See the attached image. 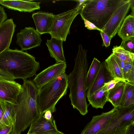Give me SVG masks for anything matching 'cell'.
Masks as SVG:
<instances>
[{
  "mask_svg": "<svg viewBox=\"0 0 134 134\" xmlns=\"http://www.w3.org/2000/svg\"><path fill=\"white\" fill-rule=\"evenodd\" d=\"M21 85L22 91L13 105L14 121L10 134H21L40 115L37 106L38 88L32 81L27 79Z\"/></svg>",
  "mask_w": 134,
  "mask_h": 134,
  "instance_id": "6da1fadb",
  "label": "cell"
},
{
  "mask_svg": "<svg viewBox=\"0 0 134 134\" xmlns=\"http://www.w3.org/2000/svg\"><path fill=\"white\" fill-rule=\"evenodd\" d=\"M87 52V51L83 49L81 44H79L73 69L67 75L68 87L70 91L69 97L71 104L73 108L77 109L82 115L88 112L86 87L88 66Z\"/></svg>",
  "mask_w": 134,
  "mask_h": 134,
  "instance_id": "7a4b0ae2",
  "label": "cell"
},
{
  "mask_svg": "<svg viewBox=\"0 0 134 134\" xmlns=\"http://www.w3.org/2000/svg\"><path fill=\"white\" fill-rule=\"evenodd\" d=\"M35 59L21 50L9 48L0 54V69L24 81L36 75L40 63Z\"/></svg>",
  "mask_w": 134,
  "mask_h": 134,
  "instance_id": "3957f363",
  "label": "cell"
},
{
  "mask_svg": "<svg viewBox=\"0 0 134 134\" xmlns=\"http://www.w3.org/2000/svg\"><path fill=\"white\" fill-rule=\"evenodd\" d=\"M67 75L64 73L38 89L37 106L40 115L50 110H56L55 105L58 101L67 93Z\"/></svg>",
  "mask_w": 134,
  "mask_h": 134,
  "instance_id": "277c9868",
  "label": "cell"
},
{
  "mask_svg": "<svg viewBox=\"0 0 134 134\" xmlns=\"http://www.w3.org/2000/svg\"><path fill=\"white\" fill-rule=\"evenodd\" d=\"M120 0H87L80 14L85 19L102 29L108 22Z\"/></svg>",
  "mask_w": 134,
  "mask_h": 134,
  "instance_id": "5b68a950",
  "label": "cell"
},
{
  "mask_svg": "<svg viewBox=\"0 0 134 134\" xmlns=\"http://www.w3.org/2000/svg\"><path fill=\"white\" fill-rule=\"evenodd\" d=\"M114 108L111 119L105 128L97 134H113L120 129L134 124V105Z\"/></svg>",
  "mask_w": 134,
  "mask_h": 134,
  "instance_id": "8992f818",
  "label": "cell"
},
{
  "mask_svg": "<svg viewBox=\"0 0 134 134\" xmlns=\"http://www.w3.org/2000/svg\"><path fill=\"white\" fill-rule=\"evenodd\" d=\"M82 5H78L75 8L63 13L55 15L52 30L49 34L52 38L66 41L70 34L71 25L76 16L80 14Z\"/></svg>",
  "mask_w": 134,
  "mask_h": 134,
  "instance_id": "52a82bcc",
  "label": "cell"
},
{
  "mask_svg": "<svg viewBox=\"0 0 134 134\" xmlns=\"http://www.w3.org/2000/svg\"><path fill=\"white\" fill-rule=\"evenodd\" d=\"M131 0H120L116 9L105 25L102 29L111 40L117 34L128 13L131 5Z\"/></svg>",
  "mask_w": 134,
  "mask_h": 134,
  "instance_id": "ba28073f",
  "label": "cell"
},
{
  "mask_svg": "<svg viewBox=\"0 0 134 134\" xmlns=\"http://www.w3.org/2000/svg\"><path fill=\"white\" fill-rule=\"evenodd\" d=\"M66 67V62L56 63L36 75L32 81L39 89L65 73Z\"/></svg>",
  "mask_w": 134,
  "mask_h": 134,
  "instance_id": "9c48e42d",
  "label": "cell"
},
{
  "mask_svg": "<svg viewBox=\"0 0 134 134\" xmlns=\"http://www.w3.org/2000/svg\"><path fill=\"white\" fill-rule=\"evenodd\" d=\"M22 90V85L14 81L0 77V101L16 104Z\"/></svg>",
  "mask_w": 134,
  "mask_h": 134,
  "instance_id": "30bf717a",
  "label": "cell"
},
{
  "mask_svg": "<svg viewBox=\"0 0 134 134\" xmlns=\"http://www.w3.org/2000/svg\"><path fill=\"white\" fill-rule=\"evenodd\" d=\"M16 36V43L23 51L39 46L42 41L40 35L33 27H25Z\"/></svg>",
  "mask_w": 134,
  "mask_h": 134,
  "instance_id": "8fae6325",
  "label": "cell"
},
{
  "mask_svg": "<svg viewBox=\"0 0 134 134\" xmlns=\"http://www.w3.org/2000/svg\"><path fill=\"white\" fill-rule=\"evenodd\" d=\"M114 110V108L108 112L93 116L92 119L84 127L81 134H97L106 126L111 119Z\"/></svg>",
  "mask_w": 134,
  "mask_h": 134,
  "instance_id": "7c38bea8",
  "label": "cell"
},
{
  "mask_svg": "<svg viewBox=\"0 0 134 134\" xmlns=\"http://www.w3.org/2000/svg\"><path fill=\"white\" fill-rule=\"evenodd\" d=\"M60 131L58 130L53 116L50 120L46 119L41 115L31 124L27 133H55Z\"/></svg>",
  "mask_w": 134,
  "mask_h": 134,
  "instance_id": "4fadbf2b",
  "label": "cell"
},
{
  "mask_svg": "<svg viewBox=\"0 0 134 134\" xmlns=\"http://www.w3.org/2000/svg\"><path fill=\"white\" fill-rule=\"evenodd\" d=\"M54 15L53 13L39 12L32 15L36 28L40 35L49 34L53 26Z\"/></svg>",
  "mask_w": 134,
  "mask_h": 134,
  "instance_id": "5bb4252c",
  "label": "cell"
},
{
  "mask_svg": "<svg viewBox=\"0 0 134 134\" xmlns=\"http://www.w3.org/2000/svg\"><path fill=\"white\" fill-rule=\"evenodd\" d=\"M16 27L11 18L7 20L0 25V54L9 49Z\"/></svg>",
  "mask_w": 134,
  "mask_h": 134,
  "instance_id": "9a60e30c",
  "label": "cell"
},
{
  "mask_svg": "<svg viewBox=\"0 0 134 134\" xmlns=\"http://www.w3.org/2000/svg\"><path fill=\"white\" fill-rule=\"evenodd\" d=\"M105 66V61L101 63L98 72L86 92L87 97L91 96L107 83L114 79Z\"/></svg>",
  "mask_w": 134,
  "mask_h": 134,
  "instance_id": "2e32d148",
  "label": "cell"
},
{
  "mask_svg": "<svg viewBox=\"0 0 134 134\" xmlns=\"http://www.w3.org/2000/svg\"><path fill=\"white\" fill-rule=\"evenodd\" d=\"M40 2L30 1L0 0V4L10 9L31 12L40 9Z\"/></svg>",
  "mask_w": 134,
  "mask_h": 134,
  "instance_id": "e0dca14e",
  "label": "cell"
},
{
  "mask_svg": "<svg viewBox=\"0 0 134 134\" xmlns=\"http://www.w3.org/2000/svg\"><path fill=\"white\" fill-rule=\"evenodd\" d=\"M63 42L61 40L51 37L50 40H47L46 43L51 56L55 59L56 63L66 62Z\"/></svg>",
  "mask_w": 134,
  "mask_h": 134,
  "instance_id": "ac0fdd59",
  "label": "cell"
},
{
  "mask_svg": "<svg viewBox=\"0 0 134 134\" xmlns=\"http://www.w3.org/2000/svg\"><path fill=\"white\" fill-rule=\"evenodd\" d=\"M108 94L106 83L102 87L88 97L87 99L93 108L103 109L105 104L108 102Z\"/></svg>",
  "mask_w": 134,
  "mask_h": 134,
  "instance_id": "d6986e66",
  "label": "cell"
},
{
  "mask_svg": "<svg viewBox=\"0 0 134 134\" xmlns=\"http://www.w3.org/2000/svg\"><path fill=\"white\" fill-rule=\"evenodd\" d=\"M117 33L122 41L134 37V16L129 15L125 17Z\"/></svg>",
  "mask_w": 134,
  "mask_h": 134,
  "instance_id": "ffe728a7",
  "label": "cell"
},
{
  "mask_svg": "<svg viewBox=\"0 0 134 134\" xmlns=\"http://www.w3.org/2000/svg\"><path fill=\"white\" fill-rule=\"evenodd\" d=\"M126 82L121 81L108 91V102L115 107L119 105L125 88Z\"/></svg>",
  "mask_w": 134,
  "mask_h": 134,
  "instance_id": "44dd1931",
  "label": "cell"
},
{
  "mask_svg": "<svg viewBox=\"0 0 134 134\" xmlns=\"http://www.w3.org/2000/svg\"><path fill=\"white\" fill-rule=\"evenodd\" d=\"M104 61L107 68L114 79H119L126 82L124 79L123 71L116 61L113 53Z\"/></svg>",
  "mask_w": 134,
  "mask_h": 134,
  "instance_id": "7402d4cb",
  "label": "cell"
},
{
  "mask_svg": "<svg viewBox=\"0 0 134 134\" xmlns=\"http://www.w3.org/2000/svg\"><path fill=\"white\" fill-rule=\"evenodd\" d=\"M133 105H134V83L126 82L118 106L126 107Z\"/></svg>",
  "mask_w": 134,
  "mask_h": 134,
  "instance_id": "603a6c76",
  "label": "cell"
},
{
  "mask_svg": "<svg viewBox=\"0 0 134 134\" xmlns=\"http://www.w3.org/2000/svg\"><path fill=\"white\" fill-rule=\"evenodd\" d=\"M4 113L0 120V127L8 125H14V113L13 105L5 102H1Z\"/></svg>",
  "mask_w": 134,
  "mask_h": 134,
  "instance_id": "cb8c5ba5",
  "label": "cell"
},
{
  "mask_svg": "<svg viewBox=\"0 0 134 134\" xmlns=\"http://www.w3.org/2000/svg\"><path fill=\"white\" fill-rule=\"evenodd\" d=\"M101 63L97 58H94L87 72L86 87L87 90L96 77L100 68Z\"/></svg>",
  "mask_w": 134,
  "mask_h": 134,
  "instance_id": "d4e9b609",
  "label": "cell"
},
{
  "mask_svg": "<svg viewBox=\"0 0 134 134\" xmlns=\"http://www.w3.org/2000/svg\"><path fill=\"white\" fill-rule=\"evenodd\" d=\"M112 52L115 56L126 63L134 61V53L125 50L120 46H114Z\"/></svg>",
  "mask_w": 134,
  "mask_h": 134,
  "instance_id": "484cf974",
  "label": "cell"
},
{
  "mask_svg": "<svg viewBox=\"0 0 134 134\" xmlns=\"http://www.w3.org/2000/svg\"><path fill=\"white\" fill-rule=\"evenodd\" d=\"M123 76L126 82L134 83V61L126 63L123 69Z\"/></svg>",
  "mask_w": 134,
  "mask_h": 134,
  "instance_id": "4316f807",
  "label": "cell"
},
{
  "mask_svg": "<svg viewBox=\"0 0 134 134\" xmlns=\"http://www.w3.org/2000/svg\"><path fill=\"white\" fill-rule=\"evenodd\" d=\"M134 37L122 41L120 45L125 50L134 53Z\"/></svg>",
  "mask_w": 134,
  "mask_h": 134,
  "instance_id": "83f0119b",
  "label": "cell"
},
{
  "mask_svg": "<svg viewBox=\"0 0 134 134\" xmlns=\"http://www.w3.org/2000/svg\"><path fill=\"white\" fill-rule=\"evenodd\" d=\"M81 18L84 21L85 27L88 29L90 30H96L99 31L100 32L103 31L102 30L97 27L92 23L90 22L82 17H81Z\"/></svg>",
  "mask_w": 134,
  "mask_h": 134,
  "instance_id": "f1b7e54d",
  "label": "cell"
},
{
  "mask_svg": "<svg viewBox=\"0 0 134 134\" xmlns=\"http://www.w3.org/2000/svg\"><path fill=\"white\" fill-rule=\"evenodd\" d=\"M100 33L103 41V46H105L106 47L109 46L111 40L109 37L103 31L100 32Z\"/></svg>",
  "mask_w": 134,
  "mask_h": 134,
  "instance_id": "f546056e",
  "label": "cell"
},
{
  "mask_svg": "<svg viewBox=\"0 0 134 134\" xmlns=\"http://www.w3.org/2000/svg\"><path fill=\"white\" fill-rule=\"evenodd\" d=\"M13 125H8L0 127V134H10L12 131Z\"/></svg>",
  "mask_w": 134,
  "mask_h": 134,
  "instance_id": "4dcf8cb0",
  "label": "cell"
},
{
  "mask_svg": "<svg viewBox=\"0 0 134 134\" xmlns=\"http://www.w3.org/2000/svg\"><path fill=\"white\" fill-rule=\"evenodd\" d=\"M121 81L124 82L121 79H115L107 83V90L108 91L110 89L113 88L117 83Z\"/></svg>",
  "mask_w": 134,
  "mask_h": 134,
  "instance_id": "1f68e13d",
  "label": "cell"
},
{
  "mask_svg": "<svg viewBox=\"0 0 134 134\" xmlns=\"http://www.w3.org/2000/svg\"><path fill=\"white\" fill-rule=\"evenodd\" d=\"M0 77L7 80L14 81L15 79L12 75L0 69Z\"/></svg>",
  "mask_w": 134,
  "mask_h": 134,
  "instance_id": "d6a6232c",
  "label": "cell"
},
{
  "mask_svg": "<svg viewBox=\"0 0 134 134\" xmlns=\"http://www.w3.org/2000/svg\"><path fill=\"white\" fill-rule=\"evenodd\" d=\"M7 18V15L4 7L0 5V25L6 20Z\"/></svg>",
  "mask_w": 134,
  "mask_h": 134,
  "instance_id": "836d02e7",
  "label": "cell"
},
{
  "mask_svg": "<svg viewBox=\"0 0 134 134\" xmlns=\"http://www.w3.org/2000/svg\"><path fill=\"white\" fill-rule=\"evenodd\" d=\"M114 57L116 61L118 63L120 68L123 72V68L124 67L126 63H126L124 61L121 60L115 55Z\"/></svg>",
  "mask_w": 134,
  "mask_h": 134,
  "instance_id": "e575fe53",
  "label": "cell"
},
{
  "mask_svg": "<svg viewBox=\"0 0 134 134\" xmlns=\"http://www.w3.org/2000/svg\"><path fill=\"white\" fill-rule=\"evenodd\" d=\"M129 126H127L120 129L113 134H126Z\"/></svg>",
  "mask_w": 134,
  "mask_h": 134,
  "instance_id": "d590c367",
  "label": "cell"
},
{
  "mask_svg": "<svg viewBox=\"0 0 134 134\" xmlns=\"http://www.w3.org/2000/svg\"><path fill=\"white\" fill-rule=\"evenodd\" d=\"M44 117L48 120H50L52 117V113L49 110H47L46 111L43 115Z\"/></svg>",
  "mask_w": 134,
  "mask_h": 134,
  "instance_id": "8d00e7d4",
  "label": "cell"
},
{
  "mask_svg": "<svg viewBox=\"0 0 134 134\" xmlns=\"http://www.w3.org/2000/svg\"><path fill=\"white\" fill-rule=\"evenodd\" d=\"M126 134H134V124L129 127Z\"/></svg>",
  "mask_w": 134,
  "mask_h": 134,
  "instance_id": "74e56055",
  "label": "cell"
},
{
  "mask_svg": "<svg viewBox=\"0 0 134 134\" xmlns=\"http://www.w3.org/2000/svg\"><path fill=\"white\" fill-rule=\"evenodd\" d=\"M4 113L3 108L0 102V120L2 118Z\"/></svg>",
  "mask_w": 134,
  "mask_h": 134,
  "instance_id": "f35d334b",
  "label": "cell"
},
{
  "mask_svg": "<svg viewBox=\"0 0 134 134\" xmlns=\"http://www.w3.org/2000/svg\"><path fill=\"white\" fill-rule=\"evenodd\" d=\"M87 0H76L75 1H76L78 3L77 5L79 6H82L84 3H85Z\"/></svg>",
  "mask_w": 134,
  "mask_h": 134,
  "instance_id": "ab89813d",
  "label": "cell"
},
{
  "mask_svg": "<svg viewBox=\"0 0 134 134\" xmlns=\"http://www.w3.org/2000/svg\"><path fill=\"white\" fill-rule=\"evenodd\" d=\"M131 5L130 8L132 9V13L131 15L134 16V0H131Z\"/></svg>",
  "mask_w": 134,
  "mask_h": 134,
  "instance_id": "60d3db41",
  "label": "cell"
},
{
  "mask_svg": "<svg viewBox=\"0 0 134 134\" xmlns=\"http://www.w3.org/2000/svg\"><path fill=\"white\" fill-rule=\"evenodd\" d=\"M27 134H65L61 132H60L59 133H28Z\"/></svg>",
  "mask_w": 134,
  "mask_h": 134,
  "instance_id": "b9f144b4",
  "label": "cell"
}]
</instances>
